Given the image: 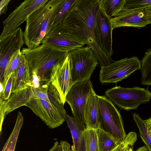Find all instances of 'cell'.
Returning <instances> with one entry per match:
<instances>
[{
	"instance_id": "cell-1",
	"label": "cell",
	"mask_w": 151,
	"mask_h": 151,
	"mask_svg": "<svg viewBox=\"0 0 151 151\" xmlns=\"http://www.w3.org/2000/svg\"><path fill=\"white\" fill-rule=\"evenodd\" d=\"M99 8V0H76L61 23L87 40L88 45L102 66L113 61L103 51L95 37V20Z\"/></svg>"
},
{
	"instance_id": "cell-2",
	"label": "cell",
	"mask_w": 151,
	"mask_h": 151,
	"mask_svg": "<svg viewBox=\"0 0 151 151\" xmlns=\"http://www.w3.org/2000/svg\"><path fill=\"white\" fill-rule=\"evenodd\" d=\"M65 0H50L32 13L26 21L24 43L33 49L42 44L50 30L55 17Z\"/></svg>"
},
{
	"instance_id": "cell-3",
	"label": "cell",
	"mask_w": 151,
	"mask_h": 151,
	"mask_svg": "<svg viewBox=\"0 0 151 151\" xmlns=\"http://www.w3.org/2000/svg\"><path fill=\"white\" fill-rule=\"evenodd\" d=\"M21 52L27 61L30 73H35L40 82L50 80L53 66L64 61L68 53L53 50L42 44L33 49L23 47Z\"/></svg>"
},
{
	"instance_id": "cell-4",
	"label": "cell",
	"mask_w": 151,
	"mask_h": 151,
	"mask_svg": "<svg viewBox=\"0 0 151 151\" xmlns=\"http://www.w3.org/2000/svg\"><path fill=\"white\" fill-rule=\"evenodd\" d=\"M98 97L99 129L111 135L117 143L122 142L127 134L121 116L106 97Z\"/></svg>"
},
{
	"instance_id": "cell-5",
	"label": "cell",
	"mask_w": 151,
	"mask_h": 151,
	"mask_svg": "<svg viewBox=\"0 0 151 151\" xmlns=\"http://www.w3.org/2000/svg\"><path fill=\"white\" fill-rule=\"evenodd\" d=\"M68 55L73 85L90 80L99 63L91 48L89 46L69 52Z\"/></svg>"
},
{
	"instance_id": "cell-6",
	"label": "cell",
	"mask_w": 151,
	"mask_h": 151,
	"mask_svg": "<svg viewBox=\"0 0 151 151\" xmlns=\"http://www.w3.org/2000/svg\"><path fill=\"white\" fill-rule=\"evenodd\" d=\"M42 44L55 50L68 52L88 45V42L81 35L60 23L47 35Z\"/></svg>"
},
{
	"instance_id": "cell-7",
	"label": "cell",
	"mask_w": 151,
	"mask_h": 151,
	"mask_svg": "<svg viewBox=\"0 0 151 151\" xmlns=\"http://www.w3.org/2000/svg\"><path fill=\"white\" fill-rule=\"evenodd\" d=\"M105 94L113 104L127 111L136 109L139 105L148 102L151 99V92L147 88L138 86H116L107 89Z\"/></svg>"
},
{
	"instance_id": "cell-8",
	"label": "cell",
	"mask_w": 151,
	"mask_h": 151,
	"mask_svg": "<svg viewBox=\"0 0 151 151\" xmlns=\"http://www.w3.org/2000/svg\"><path fill=\"white\" fill-rule=\"evenodd\" d=\"M141 68V61L136 56L113 61L109 65L101 66L99 80L102 84L117 83L126 78Z\"/></svg>"
},
{
	"instance_id": "cell-9",
	"label": "cell",
	"mask_w": 151,
	"mask_h": 151,
	"mask_svg": "<svg viewBox=\"0 0 151 151\" xmlns=\"http://www.w3.org/2000/svg\"><path fill=\"white\" fill-rule=\"evenodd\" d=\"M25 105L30 108L50 128L57 127L65 121L67 114L65 109L45 100L30 98Z\"/></svg>"
},
{
	"instance_id": "cell-10",
	"label": "cell",
	"mask_w": 151,
	"mask_h": 151,
	"mask_svg": "<svg viewBox=\"0 0 151 151\" xmlns=\"http://www.w3.org/2000/svg\"><path fill=\"white\" fill-rule=\"evenodd\" d=\"M93 88L90 80L76 83L72 86L65 97V101L71 107L73 117L85 125V109Z\"/></svg>"
},
{
	"instance_id": "cell-11",
	"label": "cell",
	"mask_w": 151,
	"mask_h": 151,
	"mask_svg": "<svg viewBox=\"0 0 151 151\" xmlns=\"http://www.w3.org/2000/svg\"><path fill=\"white\" fill-rule=\"evenodd\" d=\"M48 0H25L16 7L2 22L4 27L0 40L19 28L32 13Z\"/></svg>"
},
{
	"instance_id": "cell-12",
	"label": "cell",
	"mask_w": 151,
	"mask_h": 151,
	"mask_svg": "<svg viewBox=\"0 0 151 151\" xmlns=\"http://www.w3.org/2000/svg\"><path fill=\"white\" fill-rule=\"evenodd\" d=\"M24 43L23 32L20 27L0 40V83L4 81V75L11 58L17 50H20Z\"/></svg>"
},
{
	"instance_id": "cell-13",
	"label": "cell",
	"mask_w": 151,
	"mask_h": 151,
	"mask_svg": "<svg viewBox=\"0 0 151 151\" xmlns=\"http://www.w3.org/2000/svg\"><path fill=\"white\" fill-rule=\"evenodd\" d=\"M110 18L106 15L99 5L95 20V36L103 51L111 58L113 55L112 48V32L113 29Z\"/></svg>"
},
{
	"instance_id": "cell-14",
	"label": "cell",
	"mask_w": 151,
	"mask_h": 151,
	"mask_svg": "<svg viewBox=\"0 0 151 151\" xmlns=\"http://www.w3.org/2000/svg\"><path fill=\"white\" fill-rule=\"evenodd\" d=\"M50 81L57 89L64 105L66 96L73 85L68 55L64 61L53 66L50 73Z\"/></svg>"
},
{
	"instance_id": "cell-15",
	"label": "cell",
	"mask_w": 151,
	"mask_h": 151,
	"mask_svg": "<svg viewBox=\"0 0 151 151\" xmlns=\"http://www.w3.org/2000/svg\"><path fill=\"white\" fill-rule=\"evenodd\" d=\"M113 29L122 27H144L149 24L146 9L133 10L122 9L115 17L111 18Z\"/></svg>"
},
{
	"instance_id": "cell-16",
	"label": "cell",
	"mask_w": 151,
	"mask_h": 151,
	"mask_svg": "<svg viewBox=\"0 0 151 151\" xmlns=\"http://www.w3.org/2000/svg\"><path fill=\"white\" fill-rule=\"evenodd\" d=\"M32 93L30 98L43 99L65 109L60 95L56 88L50 81L42 82L37 88L31 87Z\"/></svg>"
},
{
	"instance_id": "cell-17",
	"label": "cell",
	"mask_w": 151,
	"mask_h": 151,
	"mask_svg": "<svg viewBox=\"0 0 151 151\" xmlns=\"http://www.w3.org/2000/svg\"><path fill=\"white\" fill-rule=\"evenodd\" d=\"M32 87L31 76L27 61L22 54L20 63L13 73L11 93Z\"/></svg>"
},
{
	"instance_id": "cell-18",
	"label": "cell",
	"mask_w": 151,
	"mask_h": 151,
	"mask_svg": "<svg viewBox=\"0 0 151 151\" xmlns=\"http://www.w3.org/2000/svg\"><path fill=\"white\" fill-rule=\"evenodd\" d=\"M86 129H99V122L98 97L93 88L87 100L84 111Z\"/></svg>"
},
{
	"instance_id": "cell-19",
	"label": "cell",
	"mask_w": 151,
	"mask_h": 151,
	"mask_svg": "<svg viewBox=\"0 0 151 151\" xmlns=\"http://www.w3.org/2000/svg\"><path fill=\"white\" fill-rule=\"evenodd\" d=\"M70 130L73 144L71 146L72 151H85L84 132L85 125L77 121L73 117L67 114L65 119Z\"/></svg>"
},
{
	"instance_id": "cell-20",
	"label": "cell",
	"mask_w": 151,
	"mask_h": 151,
	"mask_svg": "<svg viewBox=\"0 0 151 151\" xmlns=\"http://www.w3.org/2000/svg\"><path fill=\"white\" fill-rule=\"evenodd\" d=\"M24 118L22 113L18 112L16 122L9 138L1 151H14L19 134L23 126Z\"/></svg>"
},
{
	"instance_id": "cell-21",
	"label": "cell",
	"mask_w": 151,
	"mask_h": 151,
	"mask_svg": "<svg viewBox=\"0 0 151 151\" xmlns=\"http://www.w3.org/2000/svg\"><path fill=\"white\" fill-rule=\"evenodd\" d=\"M140 71L141 84L151 85V48L145 53L141 61Z\"/></svg>"
},
{
	"instance_id": "cell-22",
	"label": "cell",
	"mask_w": 151,
	"mask_h": 151,
	"mask_svg": "<svg viewBox=\"0 0 151 151\" xmlns=\"http://www.w3.org/2000/svg\"><path fill=\"white\" fill-rule=\"evenodd\" d=\"M126 0H99L100 6L110 18L116 16L123 9Z\"/></svg>"
},
{
	"instance_id": "cell-23",
	"label": "cell",
	"mask_w": 151,
	"mask_h": 151,
	"mask_svg": "<svg viewBox=\"0 0 151 151\" xmlns=\"http://www.w3.org/2000/svg\"><path fill=\"white\" fill-rule=\"evenodd\" d=\"M133 118L139 130L140 136L149 151H151V132L144 120L135 113H132Z\"/></svg>"
},
{
	"instance_id": "cell-24",
	"label": "cell",
	"mask_w": 151,
	"mask_h": 151,
	"mask_svg": "<svg viewBox=\"0 0 151 151\" xmlns=\"http://www.w3.org/2000/svg\"><path fill=\"white\" fill-rule=\"evenodd\" d=\"M99 151H110L117 143L110 134L99 129H97Z\"/></svg>"
},
{
	"instance_id": "cell-25",
	"label": "cell",
	"mask_w": 151,
	"mask_h": 151,
	"mask_svg": "<svg viewBox=\"0 0 151 151\" xmlns=\"http://www.w3.org/2000/svg\"><path fill=\"white\" fill-rule=\"evenodd\" d=\"M84 138L85 151H99L97 129H86Z\"/></svg>"
},
{
	"instance_id": "cell-26",
	"label": "cell",
	"mask_w": 151,
	"mask_h": 151,
	"mask_svg": "<svg viewBox=\"0 0 151 151\" xmlns=\"http://www.w3.org/2000/svg\"><path fill=\"white\" fill-rule=\"evenodd\" d=\"M137 140V135L134 132H129L124 139L117 143L110 151H133V145Z\"/></svg>"
},
{
	"instance_id": "cell-27",
	"label": "cell",
	"mask_w": 151,
	"mask_h": 151,
	"mask_svg": "<svg viewBox=\"0 0 151 151\" xmlns=\"http://www.w3.org/2000/svg\"><path fill=\"white\" fill-rule=\"evenodd\" d=\"M22 56V53L20 50H18L12 56L5 71L3 82L6 80L10 74L13 73L18 68L21 62Z\"/></svg>"
},
{
	"instance_id": "cell-28",
	"label": "cell",
	"mask_w": 151,
	"mask_h": 151,
	"mask_svg": "<svg viewBox=\"0 0 151 151\" xmlns=\"http://www.w3.org/2000/svg\"><path fill=\"white\" fill-rule=\"evenodd\" d=\"M76 0H65L55 17L51 27L50 31L53 28L62 22L71 6Z\"/></svg>"
},
{
	"instance_id": "cell-29",
	"label": "cell",
	"mask_w": 151,
	"mask_h": 151,
	"mask_svg": "<svg viewBox=\"0 0 151 151\" xmlns=\"http://www.w3.org/2000/svg\"><path fill=\"white\" fill-rule=\"evenodd\" d=\"M151 6V0H126L123 9L130 10L146 8Z\"/></svg>"
},
{
	"instance_id": "cell-30",
	"label": "cell",
	"mask_w": 151,
	"mask_h": 151,
	"mask_svg": "<svg viewBox=\"0 0 151 151\" xmlns=\"http://www.w3.org/2000/svg\"><path fill=\"white\" fill-rule=\"evenodd\" d=\"M13 73H11L6 80L3 83H0V87L4 89L3 95L0 98L5 100H7L9 98L11 93Z\"/></svg>"
},
{
	"instance_id": "cell-31",
	"label": "cell",
	"mask_w": 151,
	"mask_h": 151,
	"mask_svg": "<svg viewBox=\"0 0 151 151\" xmlns=\"http://www.w3.org/2000/svg\"><path fill=\"white\" fill-rule=\"evenodd\" d=\"M6 101L0 98V133L1 135L3 122L6 116Z\"/></svg>"
},
{
	"instance_id": "cell-32",
	"label": "cell",
	"mask_w": 151,
	"mask_h": 151,
	"mask_svg": "<svg viewBox=\"0 0 151 151\" xmlns=\"http://www.w3.org/2000/svg\"><path fill=\"white\" fill-rule=\"evenodd\" d=\"M11 0H1L0 2V14H5L7 10L8 6Z\"/></svg>"
},
{
	"instance_id": "cell-33",
	"label": "cell",
	"mask_w": 151,
	"mask_h": 151,
	"mask_svg": "<svg viewBox=\"0 0 151 151\" xmlns=\"http://www.w3.org/2000/svg\"><path fill=\"white\" fill-rule=\"evenodd\" d=\"M146 9V15L149 24H151V6Z\"/></svg>"
},
{
	"instance_id": "cell-34",
	"label": "cell",
	"mask_w": 151,
	"mask_h": 151,
	"mask_svg": "<svg viewBox=\"0 0 151 151\" xmlns=\"http://www.w3.org/2000/svg\"><path fill=\"white\" fill-rule=\"evenodd\" d=\"M144 120L147 127L151 132V117Z\"/></svg>"
},
{
	"instance_id": "cell-35",
	"label": "cell",
	"mask_w": 151,
	"mask_h": 151,
	"mask_svg": "<svg viewBox=\"0 0 151 151\" xmlns=\"http://www.w3.org/2000/svg\"><path fill=\"white\" fill-rule=\"evenodd\" d=\"M48 151H53L52 150L51 148Z\"/></svg>"
}]
</instances>
